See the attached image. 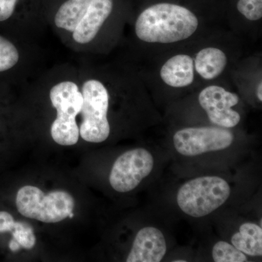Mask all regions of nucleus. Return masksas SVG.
<instances>
[{"instance_id":"10","label":"nucleus","mask_w":262,"mask_h":262,"mask_svg":"<svg viewBox=\"0 0 262 262\" xmlns=\"http://www.w3.org/2000/svg\"><path fill=\"white\" fill-rule=\"evenodd\" d=\"M229 29L250 46L262 35V0H226Z\"/></svg>"},{"instance_id":"3","label":"nucleus","mask_w":262,"mask_h":262,"mask_svg":"<svg viewBox=\"0 0 262 262\" xmlns=\"http://www.w3.org/2000/svg\"><path fill=\"white\" fill-rule=\"evenodd\" d=\"M123 70L108 72L102 78L84 81L82 88V105L80 135L88 142L101 143L110 137L111 125L108 111L113 94Z\"/></svg>"},{"instance_id":"4","label":"nucleus","mask_w":262,"mask_h":262,"mask_svg":"<svg viewBox=\"0 0 262 262\" xmlns=\"http://www.w3.org/2000/svg\"><path fill=\"white\" fill-rule=\"evenodd\" d=\"M187 96L196 100L211 125L233 129L242 122L237 110L242 97L229 79L206 84Z\"/></svg>"},{"instance_id":"20","label":"nucleus","mask_w":262,"mask_h":262,"mask_svg":"<svg viewBox=\"0 0 262 262\" xmlns=\"http://www.w3.org/2000/svg\"><path fill=\"white\" fill-rule=\"evenodd\" d=\"M14 218L8 212L0 211V233L11 232L15 225Z\"/></svg>"},{"instance_id":"11","label":"nucleus","mask_w":262,"mask_h":262,"mask_svg":"<svg viewBox=\"0 0 262 262\" xmlns=\"http://www.w3.org/2000/svg\"><path fill=\"white\" fill-rule=\"evenodd\" d=\"M229 80L241 97L262 103V54L259 50L245 54L229 74Z\"/></svg>"},{"instance_id":"1","label":"nucleus","mask_w":262,"mask_h":262,"mask_svg":"<svg viewBox=\"0 0 262 262\" xmlns=\"http://www.w3.org/2000/svg\"><path fill=\"white\" fill-rule=\"evenodd\" d=\"M253 48L231 29H225L134 64L153 100L172 101L206 84L229 80L234 66Z\"/></svg>"},{"instance_id":"16","label":"nucleus","mask_w":262,"mask_h":262,"mask_svg":"<svg viewBox=\"0 0 262 262\" xmlns=\"http://www.w3.org/2000/svg\"><path fill=\"white\" fill-rule=\"evenodd\" d=\"M212 258L215 262H246L248 258L233 245L226 241H218L212 249Z\"/></svg>"},{"instance_id":"13","label":"nucleus","mask_w":262,"mask_h":262,"mask_svg":"<svg viewBox=\"0 0 262 262\" xmlns=\"http://www.w3.org/2000/svg\"><path fill=\"white\" fill-rule=\"evenodd\" d=\"M166 252V241L161 230L146 227L136 234L126 261L160 262Z\"/></svg>"},{"instance_id":"23","label":"nucleus","mask_w":262,"mask_h":262,"mask_svg":"<svg viewBox=\"0 0 262 262\" xmlns=\"http://www.w3.org/2000/svg\"><path fill=\"white\" fill-rule=\"evenodd\" d=\"M175 262H185L186 261H184V260H177V261H174Z\"/></svg>"},{"instance_id":"22","label":"nucleus","mask_w":262,"mask_h":262,"mask_svg":"<svg viewBox=\"0 0 262 262\" xmlns=\"http://www.w3.org/2000/svg\"><path fill=\"white\" fill-rule=\"evenodd\" d=\"M73 216H74V213H72H72H71L69 215V217H70V218H72V217H73Z\"/></svg>"},{"instance_id":"14","label":"nucleus","mask_w":262,"mask_h":262,"mask_svg":"<svg viewBox=\"0 0 262 262\" xmlns=\"http://www.w3.org/2000/svg\"><path fill=\"white\" fill-rule=\"evenodd\" d=\"M231 243L239 251L251 256L262 255L261 226L246 222L241 225L238 231L232 235Z\"/></svg>"},{"instance_id":"9","label":"nucleus","mask_w":262,"mask_h":262,"mask_svg":"<svg viewBox=\"0 0 262 262\" xmlns=\"http://www.w3.org/2000/svg\"><path fill=\"white\" fill-rule=\"evenodd\" d=\"M154 165V158L147 149L129 150L114 163L110 175V185L118 192H130L151 173Z\"/></svg>"},{"instance_id":"15","label":"nucleus","mask_w":262,"mask_h":262,"mask_svg":"<svg viewBox=\"0 0 262 262\" xmlns=\"http://www.w3.org/2000/svg\"><path fill=\"white\" fill-rule=\"evenodd\" d=\"M92 0H67L55 15V24L58 29L72 32L85 14Z\"/></svg>"},{"instance_id":"6","label":"nucleus","mask_w":262,"mask_h":262,"mask_svg":"<svg viewBox=\"0 0 262 262\" xmlns=\"http://www.w3.org/2000/svg\"><path fill=\"white\" fill-rule=\"evenodd\" d=\"M50 99L57 112L56 119L51 126L53 140L62 146L77 144L80 130L76 117L80 113L82 105V92L78 86L72 81L58 82L50 91Z\"/></svg>"},{"instance_id":"7","label":"nucleus","mask_w":262,"mask_h":262,"mask_svg":"<svg viewBox=\"0 0 262 262\" xmlns=\"http://www.w3.org/2000/svg\"><path fill=\"white\" fill-rule=\"evenodd\" d=\"M16 207L27 218L44 223H58L64 220L75 207V200L65 191H53L46 194L34 186H24L18 191Z\"/></svg>"},{"instance_id":"21","label":"nucleus","mask_w":262,"mask_h":262,"mask_svg":"<svg viewBox=\"0 0 262 262\" xmlns=\"http://www.w3.org/2000/svg\"><path fill=\"white\" fill-rule=\"evenodd\" d=\"M9 246L10 250L13 251H18L19 248H20V246H19V244L15 241V239H13V241H10Z\"/></svg>"},{"instance_id":"18","label":"nucleus","mask_w":262,"mask_h":262,"mask_svg":"<svg viewBox=\"0 0 262 262\" xmlns=\"http://www.w3.org/2000/svg\"><path fill=\"white\" fill-rule=\"evenodd\" d=\"M13 239H15L20 247L25 249H32L36 244L35 234L32 227L27 222H15L14 227L12 229Z\"/></svg>"},{"instance_id":"19","label":"nucleus","mask_w":262,"mask_h":262,"mask_svg":"<svg viewBox=\"0 0 262 262\" xmlns=\"http://www.w3.org/2000/svg\"><path fill=\"white\" fill-rule=\"evenodd\" d=\"M18 0H0V22L8 20L14 13Z\"/></svg>"},{"instance_id":"17","label":"nucleus","mask_w":262,"mask_h":262,"mask_svg":"<svg viewBox=\"0 0 262 262\" xmlns=\"http://www.w3.org/2000/svg\"><path fill=\"white\" fill-rule=\"evenodd\" d=\"M18 61V49L10 41L0 36V72L13 68Z\"/></svg>"},{"instance_id":"8","label":"nucleus","mask_w":262,"mask_h":262,"mask_svg":"<svg viewBox=\"0 0 262 262\" xmlns=\"http://www.w3.org/2000/svg\"><path fill=\"white\" fill-rule=\"evenodd\" d=\"M172 139L179 154L193 157L227 149L233 143L234 134L231 129L215 125H194L177 129Z\"/></svg>"},{"instance_id":"5","label":"nucleus","mask_w":262,"mask_h":262,"mask_svg":"<svg viewBox=\"0 0 262 262\" xmlns=\"http://www.w3.org/2000/svg\"><path fill=\"white\" fill-rule=\"evenodd\" d=\"M230 194V186L225 179L208 176L183 184L177 192V201L183 213L201 218L223 206Z\"/></svg>"},{"instance_id":"12","label":"nucleus","mask_w":262,"mask_h":262,"mask_svg":"<svg viewBox=\"0 0 262 262\" xmlns=\"http://www.w3.org/2000/svg\"><path fill=\"white\" fill-rule=\"evenodd\" d=\"M115 0H92L85 14L72 32V37L80 45L91 43L97 37L113 14Z\"/></svg>"},{"instance_id":"2","label":"nucleus","mask_w":262,"mask_h":262,"mask_svg":"<svg viewBox=\"0 0 262 262\" xmlns=\"http://www.w3.org/2000/svg\"><path fill=\"white\" fill-rule=\"evenodd\" d=\"M133 19L136 61L229 29L226 0H146Z\"/></svg>"}]
</instances>
